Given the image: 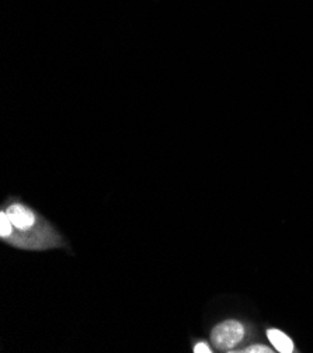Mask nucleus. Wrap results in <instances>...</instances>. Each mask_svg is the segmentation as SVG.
I'll list each match as a JSON object with an SVG mask.
<instances>
[{
    "mask_svg": "<svg viewBox=\"0 0 313 353\" xmlns=\"http://www.w3.org/2000/svg\"><path fill=\"white\" fill-rule=\"evenodd\" d=\"M245 336V328L237 321L229 320L217 325L211 332V342L217 349H233Z\"/></svg>",
    "mask_w": 313,
    "mask_h": 353,
    "instance_id": "1",
    "label": "nucleus"
},
{
    "mask_svg": "<svg viewBox=\"0 0 313 353\" xmlns=\"http://www.w3.org/2000/svg\"><path fill=\"white\" fill-rule=\"evenodd\" d=\"M6 213L14 227L13 231L30 234L34 228H36L39 223V217L31 208L21 203H13L6 208Z\"/></svg>",
    "mask_w": 313,
    "mask_h": 353,
    "instance_id": "2",
    "label": "nucleus"
},
{
    "mask_svg": "<svg viewBox=\"0 0 313 353\" xmlns=\"http://www.w3.org/2000/svg\"><path fill=\"white\" fill-rule=\"evenodd\" d=\"M267 336H268L270 342L272 343V346L278 352H281V353H291V352H294L292 341L283 331L271 328V330L267 331Z\"/></svg>",
    "mask_w": 313,
    "mask_h": 353,
    "instance_id": "3",
    "label": "nucleus"
},
{
    "mask_svg": "<svg viewBox=\"0 0 313 353\" xmlns=\"http://www.w3.org/2000/svg\"><path fill=\"white\" fill-rule=\"evenodd\" d=\"M13 230H14V227H13L8 213L6 211H2V213H0V236H2L3 241H8L12 236Z\"/></svg>",
    "mask_w": 313,
    "mask_h": 353,
    "instance_id": "4",
    "label": "nucleus"
},
{
    "mask_svg": "<svg viewBox=\"0 0 313 353\" xmlns=\"http://www.w3.org/2000/svg\"><path fill=\"white\" fill-rule=\"evenodd\" d=\"M241 352H246V353H271L272 350L268 346H264V345H255V346H250V347L241 350Z\"/></svg>",
    "mask_w": 313,
    "mask_h": 353,
    "instance_id": "5",
    "label": "nucleus"
},
{
    "mask_svg": "<svg viewBox=\"0 0 313 353\" xmlns=\"http://www.w3.org/2000/svg\"><path fill=\"white\" fill-rule=\"evenodd\" d=\"M194 352L195 353H211V347L208 346L205 342H198L195 346H194Z\"/></svg>",
    "mask_w": 313,
    "mask_h": 353,
    "instance_id": "6",
    "label": "nucleus"
}]
</instances>
